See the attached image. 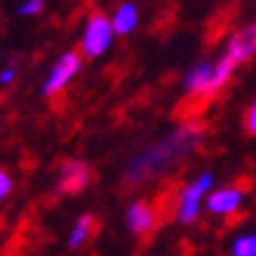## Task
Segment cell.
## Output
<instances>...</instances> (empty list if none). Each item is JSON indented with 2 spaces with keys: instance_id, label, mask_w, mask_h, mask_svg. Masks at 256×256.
<instances>
[{
  "instance_id": "cell-4",
  "label": "cell",
  "mask_w": 256,
  "mask_h": 256,
  "mask_svg": "<svg viewBox=\"0 0 256 256\" xmlns=\"http://www.w3.org/2000/svg\"><path fill=\"white\" fill-rule=\"evenodd\" d=\"M80 66H82V59H80L78 52H66V54L52 66L47 80L42 82V94H45V96H52V94L62 92L64 87L78 76Z\"/></svg>"
},
{
  "instance_id": "cell-17",
  "label": "cell",
  "mask_w": 256,
  "mask_h": 256,
  "mask_svg": "<svg viewBox=\"0 0 256 256\" xmlns=\"http://www.w3.org/2000/svg\"><path fill=\"white\" fill-rule=\"evenodd\" d=\"M14 76H16L14 66H8V68H2V73H0V85H10V82L14 80Z\"/></svg>"
},
{
  "instance_id": "cell-3",
  "label": "cell",
  "mask_w": 256,
  "mask_h": 256,
  "mask_svg": "<svg viewBox=\"0 0 256 256\" xmlns=\"http://www.w3.org/2000/svg\"><path fill=\"white\" fill-rule=\"evenodd\" d=\"M113 33H116L113 24H110V19H106V14H99V12L92 14L87 19L85 36H82V54L90 56V59L101 56L110 47Z\"/></svg>"
},
{
  "instance_id": "cell-6",
  "label": "cell",
  "mask_w": 256,
  "mask_h": 256,
  "mask_svg": "<svg viewBox=\"0 0 256 256\" xmlns=\"http://www.w3.org/2000/svg\"><path fill=\"white\" fill-rule=\"evenodd\" d=\"M256 52V26H244L242 31H238L233 38L228 40L226 47V56L238 66V64L249 62Z\"/></svg>"
},
{
  "instance_id": "cell-2",
  "label": "cell",
  "mask_w": 256,
  "mask_h": 256,
  "mask_svg": "<svg viewBox=\"0 0 256 256\" xmlns=\"http://www.w3.org/2000/svg\"><path fill=\"white\" fill-rule=\"evenodd\" d=\"M212 184H214V174L212 172H202L193 184H188L181 190L178 210H176V218L181 224H193L195 218L200 216V202L204 200V195L210 193Z\"/></svg>"
},
{
  "instance_id": "cell-1",
  "label": "cell",
  "mask_w": 256,
  "mask_h": 256,
  "mask_svg": "<svg viewBox=\"0 0 256 256\" xmlns=\"http://www.w3.org/2000/svg\"><path fill=\"white\" fill-rule=\"evenodd\" d=\"M202 136V124H181L176 130H172L170 134H164L160 141H156L150 148L141 150L127 162L122 172V178L127 186H139L146 181L162 176L167 170H172L176 162H181L184 158L200 144Z\"/></svg>"
},
{
  "instance_id": "cell-8",
  "label": "cell",
  "mask_w": 256,
  "mask_h": 256,
  "mask_svg": "<svg viewBox=\"0 0 256 256\" xmlns=\"http://www.w3.org/2000/svg\"><path fill=\"white\" fill-rule=\"evenodd\" d=\"M242 204V190L238 188H221L207 198V210L212 214H233Z\"/></svg>"
},
{
  "instance_id": "cell-14",
  "label": "cell",
  "mask_w": 256,
  "mask_h": 256,
  "mask_svg": "<svg viewBox=\"0 0 256 256\" xmlns=\"http://www.w3.org/2000/svg\"><path fill=\"white\" fill-rule=\"evenodd\" d=\"M42 8H45V0H26V2L19 5L16 12H19L22 16H33V14H40Z\"/></svg>"
},
{
  "instance_id": "cell-16",
  "label": "cell",
  "mask_w": 256,
  "mask_h": 256,
  "mask_svg": "<svg viewBox=\"0 0 256 256\" xmlns=\"http://www.w3.org/2000/svg\"><path fill=\"white\" fill-rule=\"evenodd\" d=\"M244 124H247L249 134H256V101L252 104V108L247 110V120H244Z\"/></svg>"
},
{
  "instance_id": "cell-5",
  "label": "cell",
  "mask_w": 256,
  "mask_h": 256,
  "mask_svg": "<svg viewBox=\"0 0 256 256\" xmlns=\"http://www.w3.org/2000/svg\"><path fill=\"white\" fill-rule=\"evenodd\" d=\"M90 184V167L85 162L70 160L62 167L59 181H56V190L64 195H78L80 190H85Z\"/></svg>"
},
{
  "instance_id": "cell-10",
  "label": "cell",
  "mask_w": 256,
  "mask_h": 256,
  "mask_svg": "<svg viewBox=\"0 0 256 256\" xmlns=\"http://www.w3.org/2000/svg\"><path fill=\"white\" fill-rule=\"evenodd\" d=\"M110 24H113V31H116L118 36L132 33L134 28H136V24H139V10H136V5H134V2H122V5L116 10Z\"/></svg>"
},
{
  "instance_id": "cell-9",
  "label": "cell",
  "mask_w": 256,
  "mask_h": 256,
  "mask_svg": "<svg viewBox=\"0 0 256 256\" xmlns=\"http://www.w3.org/2000/svg\"><path fill=\"white\" fill-rule=\"evenodd\" d=\"M212 76H214V64H198L184 80L188 94H210Z\"/></svg>"
},
{
  "instance_id": "cell-11",
  "label": "cell",
  "mask_w": 256,
  "mask_h": 256,
  "mask_svg": "<svg viewBox=\"0 0 256 256\" xmlns=\"http://www.w3.org/2000/svg\"><path fill=\"white\" fill-rule=\"evenodd\" d=\"M94 226H96V221H94L92 214H82V216L73 224V228H70L68 247L70 249H80L82 244H87V240H90L92 233H94Z\"/></svg>"
},
{
  "instance_id": "cell-7",
  "label": "cell",
  "mask_w": 256,
  "mask_h": 256,
  "mask_svg": "<svg viewBox=\"0 0 256 256\" xmlns=\"http://www.w3.org/2000/svg\"><path fill=\"white\" fill-rule=\"evenodd\" d=\"M127 226H130V230L134 235H148L153 230V226H156V214H153V207L144 200H136L132 202L130 207H127Z\"/></svg>"
},
{
  "instance_id": "cell-13",
  "label": "cell",
  "mask_w": 256,
  "mask_h": 256,
  "mask_svg": "<svg viewBox=\"0 0 256 256\" xmlns=\"http://www.w3.org/2000/svg\"><path fill=\"white\" fill-rule=\"evenodd\" d=\"M233 256H256V233H244L233 240L230 247Z\"/></svg>"
},
{
  "instance_id": "cell-15",
  "label": "cell",
  "mask_w": 256,
  "mask_h": 256,
  "mask_svg": "<svg viewBox=\"0 0 256 256\" xmlns=\"http://www.w3.org/2000/svg\"><path fill=\"white\" fill-rule=\"evenodd\" d=\"M12 186H14V184H12V176H10L5 170H0V202L12 193Z\"/></svg>"
},
{
  "instance_id": "cell-12",
  "label": "cell",
  "mask_w": 256,
  "mask_h": 256,
  "mask_svg": "<svg viewBox=\"0 0 256 256\" xmlns=\"http://www.w3.org/2000/svg\"><path fill=\"white\" fill-rule=\"evenodd\" d=\"M233 68H235V64L228 59V56H221L216 64H214V76H212V90L210 94H214L216 90H221V87L230 80V76H233Z\"/></svg>"
}]
</instances>
